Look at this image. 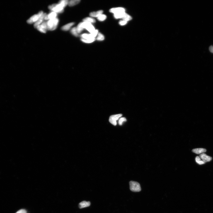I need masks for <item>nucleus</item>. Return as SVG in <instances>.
I'll use <instances>...</instances> for the list:
<instances>
[{
	"label": "nucleus",
	"mask_w": 213,
	"mask_h": 213,
	"mask_svg": "<svg viewBox=\"0 0 213 213\" xmlns=\"http://www.w3.org/2000/svg\"><path fill=\"white\" fill-rule=\"evenodd\" d=\"M83 22H88L92 23H95L96 22L94 19L90 17H87L83 20Z\"/></svg>",
	"instance_id": "obj_19"
},
{
	"label": "nucleus",
	"mask_w": 213,
	"mask_h": 213,
	"mask_svg": "<svg viewBox=\"0 0 213 213\" xmlns=\"http://www.w3.org/2000/svg\"><path fill=\"white\" fill-rule=\"evenodd\" d=\"M95 38L94 39H92V40H85V39H83L82 38H81V41H82L83 42H84L85 43H91L93 42H94L95 41Z\"/></svg>",
	"instance_id": "obj_23"
},
{
	"label": "nucleus",
	"mask_w": 213,
	"mask_h": 213,
	"mask_svg": "<svg viewBox=\"0 0 213 213\" xmlns=\"http://www.w3.org/2000/svg\"><path fill=\"white\" fill-rule=\"evenodd\" d=\"M27 211L25 209H21L18 210L16 213H27Z\"/></svg>",
	"instance_id": "obj_27"
},
{
	"label": "nucleus",
	"mask_w": 213,
	"mask_h": 213,
	"mask_svg": "<svg viewBox=\"0 0 213 213\" xmlns=\"http://www.w3.org/2000/svg\"><path fill=\"white\" fill-rule=\"evenodd\" d=\"M122 115V114H120L110 116L109 119V121L112 125L116 126L117 124V120H118Z\"/></svg>",
	"instance_id": "obj_5"
},
{
	"label": "nucleus",
	"mask_w": 213,
	"mask_h": 213,
	"mask_svg": "<svg viewBox=\"0 0 213 213\" xmlns=\"http://www.w3.org/2000/svg\"><path fill=\"white\" fill-rule=\"evenodd\" d=\"M69 2L68 0H63L59 1L58 4L49 6L48 8L52 12L56 13H61L64 12V8L68 5Z\"/></svg>",
	"instance_id": "obj_1"
},
{
	"label": "nucleus",
	"mask_w": 213,
	"mask_h": 213,
	"mask_svg": "<svg viewBox=\"0 0 213 213\" xmlns=\"http://www.w3.org/2000/svg\"><path fill=\"white\" fill-rule=\"evenodd\" d=\"M195 161L198 164L200 165L204 164L205 163L204 162L201 160L199 156H197L195 158Z\"/></svg>",
	"instance_id": "obj_20"
},
{
	"label": "nucleus",
	"mask_w": 213,
	"mask_h": 213,
	"mask_svg": "<svg viewBox=\"0 0 213 213\" xmlns=\"http://www.w3.org/2000/svg\"><path fill=\"white\" fill-rule=\"evenodd\" d=\"M74 24V23L72 22L70 23L64 25L62 27V30L64 31H68L71 28V27Z\"/></svg>",
	"instance_id": "obj_14"
},
{
	"label": "nucleus",
	"mask_w": 213,
	"mask_h": 213,
	"mask_svg": "<svg viewBox=\"0 0 213 213\" xmlns=\"http://www.w3.org/2000/svg\"><path fill=\"white\" fill-rule=\"evenodd\" d=\"M129 185L130 190L132 192H139L141 190L140 185L137 182L131 181L129 182Z\"/></svg>",
	"instance_id": "obj_3"
},
{
	"label": "nucleus",
	"mask_w": 213,
	"mask_h": 213,
	"mask_svg": "<svg viewBox=\"0 0 213 213\" xmlns=\"http://www.w3.org/2000/svg\"><path fill=\"white\" fill-rule=\"evenodd\" d=\"M46 15V13H44L43 15L39 19L38 21L35 23L34 25V26L35 28H36L37 26H38V25H40L43 22V20L45 19V17Z\"/></svg>",
	"instance_id": "obj_10"
},
{
	"label": "nucleus",
	"mask_w": 213,
	"mask_h": 213,
	"mask_svg": "<svg viewBox=\"0 0 213 213\" xmlns=\"http://www.w3.org/2000/svg\"><path fill=\"white\" fill-rule=\"evenodd\" d=\"M57 13L52 11L48 15H46L44 19L45 20H50L54 19L57 18L56 17H57Z\"/></svg>",
	"instance_id": "obj_9"
},
{
	"label": "nucleus",
	"mask_w": 213,
	"mask_h": 213,
	"mask_svg": "<svg viewBox=\"0 0 213 213\" xmlns=\"http://www.w3.org/2000/svg\"><path fill=\"white\" fill-rule=\"evenodd\" d=\"M44 13L43 12L41 11L39 12L38 14L33 15L27 20V23L30 24L34 23H35L42 16Z\"/></svg>",
	"instance_id": "obj_4"
},
{
	"label": "nucleus",
	"mask_w": 213,
	"mask_h": 213,
	"mask_svg": "<svg viewBox=\"0 0 213 213\" xmlns=\"http://www.w3.org/2000/svg\"><path fill=\"white\" fill-rule=\"evenodd\" d=\"M78 33L79 34L81 33V32L82 31L83 29V27L82 25V23H80L79 25H78L77 27H76Z\"/></svg>",
	"instance_id": "obj_21"
},
{
	"label": "nucleus",
	"mask_w": 213,
	"mask_h": 213,
	"mask_svg": "<svg viewBox=\"0 0 213 213\" xmlns=\"http://www.w3.org/2000/svg\"><path fill=\"white\" fill-rule=\"evenodd\" d=\"M105 37L103 34L100 33L98 34V36L97 38V40L98 41H103L104 40Z\"/></svg>",
	"instance_id": "obj_22"
},
{
	"label": "nucleus",
	"mask_w": 213,
	"mask_h": 213,
	"mask_svg": "<svg viewBox=\"0 0 213 213\" xmlns=\"http://www.w3.org/2000/svg\"><path fill=\"white\" fill-rule=\"evenodd\" d=\"M37 30L42 33H45L47 30V22H44L36 28Z\"/></svg>",
	"instance_id": "obj_6"
},
{
	"label": "nucleus",
	"mask_w": 213,
	"mask_h": 213,
	"mask_svg": "<svg viewBox=\"0 0 213 213\" xmlns=\"http://www.w3.org/2000/svg\"><path fill=\"white\" fill-rule=\"evenodd\" d=\"M80 2V0H71L69 1L68 3V5L70 6H73L79 4Z\"/></svg>",
	"instance_id": "obj_16"
},
{
	"label": "nucleus",
	"mask_w": 213,
	"mask_h": 213,
	"mask_svg": "<svg viewBox=\"0 0 213 213\" xmlns=\"http://www.w3.org/2000/svg\"><path fill=\"white\" fill-rule=\"evenodd\" d=\"M127 121V119H126L125 117H121V118L119 119L118 122V124L119 125L121 126L122 125V124L124 122H126Z\"/></svg>",
	"instance_id": "obj_25"
},
{
	"label": "nucleus",
	"mask_w": 213,
	"mask_h": 213,
	"mask_svg": "<svg viewBox=\"0 0 213 213\" xmlns=\"http://www.w3.org/2000/svg\"><path fill=\"white\" fill-rule=\"evenodd\" d=\"M85 29L86 30H87L88 32H89L90 33H93L95 30V27L92 24L88 25Z\"/></svg>",
	"instance_id": "obj_17"
},
{
	"label": "nucleus",
	"mask_w": 213,
	"mask_h": 213,
	"mask_svg": "<svg viewBox=\"0 0 213 213\" xmlns=\"http://www.w3.org/2000/svg\"><path fill=\"white\" fill-rule=\"evenodd\" d=\"M209 50L211 52L213 53V46H211L209 47Z\"/></svg>",
	"instance_id": "obj_28"
},
{
	"label": "nucleus",
	"mask_w": 213,
	"mask_h": 213,
	"mask_svg": "<svg viewBox=\"0 0 213 213\" xmlns=\"http://www.w3.org/2000/svg\"><path fill=\"white\" fill-rule=\"evenodd\" d=\"M107 16L105 15L102 14L98 17V19L99 21H102L105 20Z\"/></svg>",
	"instance_id": "obj_24"
},
{
	"label": "nucleus",
	"mask_w": 213,
	"mask_h": 213,
	"mask_svg": "<svg viewBox=\"0 0 213 213\" xmlns=\"http://www.w3.org/2000/svg\"><path fill=\"white\" fill-rule=\"evenodd\" d=\"M71 32L73 35L74 36L78 37L79 36V34L78 33L76 27H74L71 30Z\"/></svg>",
	"instance_id": "obj_18"
},
{
	"label": "nucleus",
	"mask_w": 213,
	"mask_h": 213,
	"mask_svg": "<svg viewBox=\"0 0 213 213\" xmlns=\"http://www.w3.org/2000/svg\"><path fill=\"white\" fill-rule=\"evenodd\" d=\"M103 13V11L102 10H100L97 12H93L90 13V16L92 17L98 18L100 15L102 14Z\"/></svg>",
	"instance_id": "obj_13"
},
{
	"label": "nucleus",
	"mask_w": 213,
	"mask_h": 213,
	"mask_svg": "<svg viewBox=\"0 0 213 213\" xmlns=\"http://www.w3.org/2000/svg\"><path fill=\"white\" fill-rule=\"evenodd\" d=\"M199 157L205 163L210 161L212 159V157L207 156L206 154L204 153L201 154L200 155Z\"/></svg>",
	"instance_id": "obj_8"
},
{
	"label": "nucleus",
	"mask_w": 213,
	"mask_h": 213,
	"mask_svg": "<svg viewBox=\"0 0 213 213\" xmlns=\"http://www.w3.org/2000/svg\"><path fill=\"white\" fill-rule=\"evenodd\" d=\"M127 21L123 20H120V21H119V24L121 25H124L127 24Z\"/></svg>",
	"instance_id": "obj_26"
},
{
	"label": "nucleus",
	"mask_w": 213,
	"mask_h": 213,
	"mask_svg": "<svg viewBox=\"0 0 213 213\" xmlns=\"http://www.w3.org/2000/svg\"><path fill=\"white\" fill-rule=\"evenodd\" d=\"M59 22V19L57 18L49 20L47 22V30L52 31L55 30L57 28Z\"/></svg>",
	"instance_id": "obj_2"
},
{
	"label": "nucleus",
	"mask_w": 213,
	"mask_h": 213,
	"mask_svg": "<svg viewBox=\"0 0 213 213\" xmlns=\"http://www.w3.org/2000/svg\"><path fill=\"white\" fill-rule=\"evenodd\" d=\"M127 13L125 12L121 13L114 14V17L116 19L122 18V19L125 17Z\"/></svg>",
	"instance_id": "obj_15"
},
{
	"label": "nucleus",
	"mask_w": 213,
	"mask_h": 213,
	"mask_svg": "<svg viewBox=\"0 0 213 213\" xmlns=\"http://www.w3.org/2000/svg\"><path fill=\"white\" fill-rule=\"evenodd\" d=\"M110 12L115 14L121 13L125 12V10L123 8H114L110 9Z\"/></svg>",
	"instance_id": "obj_7"
},
{
	"label": "nucleus",
	"mask_w": 213,
	"mask_h": 213,
	"mask_svg": "<svg viewBox=\"0 0 213 213\" xmlns=\"http://www.w3.org/2000/svg\"><path fill=\"white\" fill-rule=\"evenodd\" d=\"M90 204L91 203L89 201L86 202V201H83L80 203L79 204V207L80 209L84 208L85 207L89 206Z\"/></svg>",
	"instance_id": "obj_12"
},
{
	"label": "nucleus",
	"mask_w": 213,
	"mask_h": 213,
	"mask_svg": "<svg viewBox=\"0 0 213 213\" xmlns=\"http://www.w3.org/2000/svg\"><path fill=\"white\" fill-rule=\"evenodd\" d=\"M206 149L204 148H200L194 149L192 150L193 153L197 154H201L206 151Z\"/></svg>",
	"instance_id": "obj_11"
}]
</instances>
